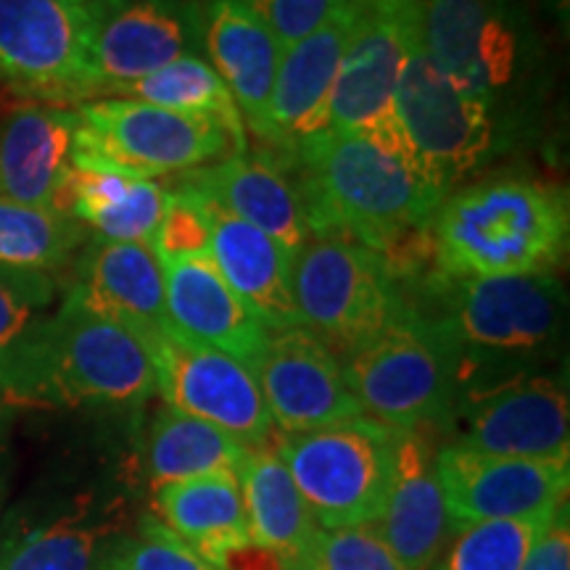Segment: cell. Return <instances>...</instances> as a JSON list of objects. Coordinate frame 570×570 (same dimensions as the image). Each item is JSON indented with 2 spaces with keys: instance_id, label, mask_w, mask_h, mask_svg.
Instances as JSON below:
<instances>
[{
  "instance_id": "cell-1",
  "label": "cell",
  "mask_w": 570,
  "mask_h": 570,
  "mask_svg": "<svg viewBox=\"0 0 570 570\" xmlns=\"http://www.w3.org/2000/svg\"><path fill=\"white\" fill-rule=\"evenodd\" d=\"M294 164L312 235H348L383 256L444 202L404 142L325 130L298 142Z\"/></svg>"
},
{
  "instance_id": "cell-2",
  "label": "cell",
  "mask_w": 570,
  "mask_h": 570,
  "mask_svg": "<svg viewBox=\"0 0 570 570\" xmlns=\"http://www.w3.org/2000/svg\"><path fill=\"white\" fill-rule=\"evenodd\" d=\"M428 309L458 356L460 396L541 373L566 341L568 294L558 275L449 277L433 273Z\"/></svg>"
},
{
  "instance_id": "cell-3",
  "label": "cell",
  "mask_w": 570,
  "mask_h": 570,
  "mask_svg": "<svg viewBox=\"0 0 570 570\" xmlns=\"http://www.w3.org/2000/svg\"><path fill=\"white\" fill-rule=\"evenodd\" d=\"M428 227L441 275H554L568 254V196L525 177H489L454 188Z\"/></svg>"
},
{
  "instance_id": "cell-4",
  "label": "cell",
  "mask_w": 570,
  "mask_h": 570,
  "mask_svg": "<svg viewBox=\"0 0 570 570\" xmlns=\"http://www.w3.org/2000/svg\"><path fill=\"white\" fill-rule=\"evenodd\" d=\"M0 389L24 404H135L159 391L146 341L75 288L0 373Z\"/></svg>"
},
{
  "instance_id": "cell-5",
  "label": "cell",
  "mask_w": 570,
  "mask_h": 570,
  "mask_svg": "<svg viewBox=\"0 0 570 570\" xmlns=\"http://www.w3.org/2000/svg\"><path fill=\"white\" fill-rule=\"evenodd\" d=\"M420 46L441 75L523 132L537 106L541 46L523 0H415Z\"/></svg>"
},
{
  "instance_id": "cell-6",
  "label": "cell",
  "mask_w": 570,
  "mask_h": 570,
  "mask_svg": "<svg viewBox=\"0 0 570 570\" xmlns=\"http://www.w3.org/2000/svg\"><path fill=\"white\" fill-rule=\"evenodd\" d=\"M341 367L362 412L394 431L446 425L460 399L458 356L412 306L344 356Z\"/></svg>"
},
{
  "instance_id": "cell-7",
  "label": "cell",
  "mask_w": 570,
  "mask_h": 570,
  "mask_svg": "<svg viewBox=\"0 0 570 570\" xmlns=\"http://www.w3.org/2000/svg\"><path fill=\"white\" fill-rule=\"evenodd\" d=\"M394 114L412 159L444 198L520 135L487 101L449 82L428 59L420 35L399 77Z\"/></svg>"
},
{
  "instance_id": "cell-8",
  "label": "cell",
  "mask_w": 570,
  "mask_h": 570,
  "mask_svg": "<svg viewBox=\"0 0 570 570\" xmlns=\"http://www.w3.org/2000/svg\"><path fill=\"white\" fill-rule=\"evenodd\" d=\"M291 288L302 327L338 360L410 306L389 256L348 235H312L294 254Z\"/></svg>"
},
{
  "instance_id": "cell-9",
  "label": "cell",
  "mask_w": 570,
  "mask_h": 570,
  "mask_svg": "<svg viewBox=\"0 0 570 570\" xmlns=\"http://www.w3.org/2000/svg\"><path fill=\"white\" fill-rule=\"evenodd\" d=\"M71 167L106 169L130 177L190 173L240 154L223 125L196 114L169 111L130 98H96L77 109Z\"/></svg>"
},
{
  "instance_id": "cell-10",
  "label": "cell",
  "mask_w": 570,
  "mask_h": 570,
  "mask_svg": "<svg viewBox=\"0 0 570 570\" xmlns=\"http://www.w3.org/2000/svg\"><path fill=\"white\" fill-rule=\"evenodd\" d=\"M275 452L317 529L375 523L394 479L396 431L370 417L283 433Z\"/></svg>"
},
{
  "instance_id": "cell-11",
  "label": "cell",
  "mask_w": 570,
  "mask_h": 570,
  "mask_svg": "<svg viewBox=\"0 0 570 570\" xmlns=\"http://www.w3.org/2000/svg\"><path fill=\"white\" fill-rule=\"evenodd\" d=\"M415 35V0H354L352 35L333 88L327 130L404 142L394 101Z\"/></svg>"
},
{
  "instance_id": "cell-12",
  "label": "cell",
  "mask_w": 570,
  "mask_h": 570,
  "mask_svg": "<svg viewBox=\"0 0 570 570\" xmlns=\"http://www.w3.org/2000/svg\"><path fill=\"white\" fill-rule=\"evenodd\" d=\"M452 444L483 454L525 460H570V404L566 381L531 373L468 391L446 425Z\"/></svg>"
},
{
  "instance_id": "cell-13",
  "label": "cell",
  "mask_w": 570,
  "mask_h": 570,
  "mask_svg": "<svg viewBox=\"0 0 570 570\" xmlns=\"http://www.w3.org/2000/svg\"><path fill=\"white\" fill-rule=\"evenodd\" d=\"M90 0H0V71L35 96L92 98Z\"/></svg>"
},
{
  "instance_id": "cell-14",
  "label": "cell",
  "mask_w": 570,
  "mask_h": 570,
  "mask_svg": "<svg viewBox=\"0 0 570 570\" xmlns=\"http://www.w3.org/2000/svg\"><path fill=\"white\" fill-rule=\"evenodd\" d=\"M148 348L156 389L167 399V407L219 428L248 449L267 446L275 425L246 362L194 344L169 325L151 338Z\"/></svg>"
},
{
  "instance_id": "cell-15",
  "label": "cell",
  "mask_w": 570,
  "mask_h": 570,
  "mask_svg": "<svg viewBox=\"0 0 570 570\" xmlns=\"http://www.w3.org/2000/svg\"><path fill=\"white\" fill-rule=\"evenodd\" d=\"M92 98L204 51V0H90Z\"/></svg>"
},
{
  "instance_id": "cell-16",
  "label": "cell",
  "mask_w": 570,
  "mask_h": 570,
  "mask_svg": "<svg viewBox=\"0 0 570 570\" xmlns=\"http://www.w3.org/2000/svg\"><path fill=\"white\" fill-rule=\"evenodd\" d=\"M436 475L454 525L479 520L552 518L568 504L570 460H525L446 444Z\"/></svg>"
},
{
  "instance_id": "cell-17",
  "label": "cell",
  "mask_w": 570,
  "mask_h": 570,
  "mask_svg": "<svg viewBox=\"0 0 570 570\" xmlns=\"http://www.w3.org/2000/svg\"><path fill=\"white\" fill-rule=\"evenodd\" d=\"M248 370L273 425L283 433H306L365 417L348 389L341 360L306 327L269 331L267 344Z\"/></svg>"
},
{
  "instance_id": "cell-18",
  "label": "cell",
  "mask_w": 570,
  "mask_h": 570,
  "mask_svg": "<svg viewBox=\"0 0 570 570\" xmlns=\"http://www.w3.org/2000/svg\"><path fill=\"white\" fill-rule=\"evenodd\" d=\"M404 570H433L444 558L454 525L436 475V449L425 431H396L394 479L375 520Z\"/></svg>"
},
{
  "instance_id": "cell-19",
  "label": "cell",
  "mask_w": 570,
  "mask_h": 570,
  "mask_svg": "<svg viewBox=\"0 0 570 570\" xmlns=\"http://www.w3.org/2000/svg\"><path fill=\"white\" fill-rule=\"evenodd\" d=\"M183 185L269 235L285 252L296 254L312 238L309 212L296 177L265 156L230 154L223 161L185 173Z\"/></svg>"
},
{
  "instance_id": "cell-20",
  "label": "cell",
  "mask_w": 570,
  "mask_h": 570,
  "mask_svg": "<svg viewBox=\"0 0 570 570\" xmlns=\"http://www.w3.org/2000/svg\"><path fill=\"white\" fill-rule=\"evenodd\" d=\"M167 325L194 344L217 348L252 365L269 331L225 283L212 256L161 262Z\"/></svg>"
},
{
  "instance_id": "cell-21",
  "label": "cell",
  "mask_w": 570,
  "mask_h": 570,
  "mask_svg": "<svg viewBox=\"0 0 570 570\" xmlns=\"http://www.w3.org/2000/svg\"><path fill=\"white\" fill-rule=\"evenodd\" d=\"M352 21L354 0H346L320 30L283 51L269 104V125L273 142L285 151H294L302 140L327 130L333 88Z\"/></svg>"
},
{
  "instance_id": "cell-22",
  "label": "cell",
  "mask_w": 570,
  "mask_h": 570,
  "mask_svg": "<svg viewBox=\"0 0 570 570\" xmlns=\"http://www.w3.org/2000/svg\"><path fill=\"white\" fill-rule=\"evenodd\" d=\"M75 288L85 302L151 344L167 327L164 267L151 246L90 238L75 256Z\"/></svg>"
},
{
  "instance_id": "cell-23",
  "label": "cell",
  "mask_w": 570,
  "mask_h": 570,
  "mask_svg": "<svg viewBox=\"0 0 570 570\" xmlns=\"http://www.w3.org/2000/svg\"><path fill=\"white\" fill-rule=\"evenodd\" d=\"M204 51L238 106L244 125L273 142L269 104L283 56L277 40L233 0H206Z\"/></svg>"
},
{
  "instance_id": "cell-24",
  "label": "cell",
  "mask_w": 570,
  "mask_h": 570,
  "mask_svg": "<svg viewBox=\"0 0 570 570\" xmlns=\"http://www.w3.org/2000/svg\"><path fill=\"white\" fill-rule=\"evenodd\" d=\"M77 111L30 104L0 125V198L56 209L71 173Z\"/></svg>"
},
{
  "instance_id": "cell-25",
  "label": "cell",
  "mask_w": 570,
  "mask_h": 570,
  "mask_svg": "<svg viewBox=\"0 0 570 570\" xmlns=\"http://www.w3.org/2000/svg\"><path fill=\"white\" fill-rule=\"evenodd\" d=\"M209 256L225 283L267 331L302 327L291 288L294 254L269 235L212 204Z\"/></svg>"
},
{
  "instance_id": "cell-26",
  "label": "cell",
  "mask_w": 570,
  "mask_h": 570,
  "mask_svg": "<svg viewBox=\"0 0 570 570\" xmlns=\"http://www.w3.org/2000/svg\"><path fill=\"white\" fill-rule=\"evenodd\" d=\"M167 196V188L146 177L71 167L56 209L75 217L96 238L151 246Z\"/></svg>"
},
{
  "instance_id": "cell-27",
  "label": "cell",
  "mask_w": 570,
  "mask_h": 570,
  "mask_svg": "<svg viewBox=\"0 0 570 570\" xmlns=\"http://www.w3.org/2000/svg\"><path fill=\"white\" fill-rule=\"evenodd\" d=\"M154 512L156 523L202 552L206 560L225 547L252 539L244 491L233 470L164 483L154 489Z\"/></svg>"
},
{
  "instance_id": "cell-28",
  "label": "cell",
  "mask_w": 570,
  "mask_h": 570,
  "mask_svg": "<svg viewBox=\"0 0 570 570\" xmlns=\"http://www.w3.org/2000/svg\"><path fill=\"white\" fill-rule=\"evenodd\" d=\"M238 481L248 537L302 560L320 529L275 446L248 449L238 468Z\"/></svg>"
},
{
  "instance_id": "cell-29",
  "label": "cell",
  "mask_w": 570,
  "mask_h": 570,
  "mask_svg": "<svg viewBox=\"0 0 570 570\" xmlns=\"http://www.w3.org/2000/svg\"><path fill=\"white\" fill-rule=\"evenodd\" d=\"M98 98H130L169 111L209 117L233 135L240 151H246V125L238 106L204 56H180L140 80L114 85Z\"/></svg>"
},
{
  "instance_id": "cell-30",
  "label": "cell",
  "mask_w": 570,
  "mask_h": 570,
  "mask_svg": "<svg viewBox=\"0 0 570 570\" xmlns=\"http://www.w3.org/2000/svg\"><path fill=\"white\" fill-rule=\"evenodd\" d=\"M248 446L204 420L167 407L154 420L146 444V473L154 489L196 475L233 470L238 473Z\"/></svg>"
},
{
  "instance_id": "cell-31",
  "label": "cell",
  "mask_w": 570,
  "mask_h": 570,
  "mask_svg": "<svg viewBox=\"0 0 570 570\" xmlns=\"http://www.w3.org/2000/svg\"><path fill=\"white\" fill-rule=\"evenodd\" d=\"M88 230L51 206L0 198V265L53 275L75 262Z\"/></svg>"
},
{
  "instance_id": "cell-32",
  "label": "cell",
  "mask_w": 570,
  "mask_h": 570,
  "mask_svg": "<svg viewBox=\"0 0 570 570\" xmlns=\"http://www.w3.org/2000/svg\"><path fill=\"white\" fill-rule=\"evenodd\" d=\"M552 518L479 520L458 525L441 570H520Z\"/></svg>"
},
{
  "instance_id": "cell-33",
  "label": "cell",
  "mask_w": 570,
  "mask_h": 570,
  "mask_svg": "<svg viewBox=\"0 0 570 570\" xmlns=\"http://www.w3.org/2000/svg\"><path fill=\"white\" fill-rule=\"evenodd\" d=\"M59 306L53 275L0 265V373L38 336Z\"/></svg>"
},
{
  "instance_id": "cell-34",
  "label": "cell",
  "mask_w": 570,
  "mask_h": 570,
  "mask_svg": "<svg viewBox=\"0 0 570 570\" xmlns=\"http://www.w3.org/2000/svg\"><path fill=\"white\" fill-rule=\"evenodd\" d=\"M109 525L77 518L42 525L0 550V570H92L98 544Z\"/></svg>"
},
{
  "instance_id": "cell-35",
  "label": "cell",
  "mask_w": 570,
  "mask_h": 570,
  "mask_svg": "<svg viewBox=\"0 0 570 570\" xmlns=\"http://www.w3.org/2000/svg\"><path fill=\"white\" fill-rule=\"evenodd\" d=\"M304 562L309 570H404L373 523L320 529Z\"/></svg>"
},
{
  "instance_id": "cell-36",
  "label": "cell",
  "mask_w": 570,
  "mask_h": 570,
  "mask_svg": "<svg viewBox=\"0 0 570 570\" xmlns=\"http://www.w3.org/2000/svg\"><path fill=\"white\" fill-rule=\"evenodd\" d=\"M212 204L188 185L173 188L151 248L161 262L209 254Z\"/></svg>"
},
{
  "instance_id": "cell-37",
  "label": "cell",
  "mask_w": 570,
  "mask_h": 570,
  "mask_svg": "<svg viewBox=\"0 0 570 570\" xmlns=\"http://www.w3.org/2000/svg\"><path fill=\"white\" fill-rule=\"evenodd\" d=\"M101 570H219L161 523L148 520L140 533L106 560Z\"/></svg>"
},
{
  "instance_id": "cell-38",
  "label": "cell",
  "mask_w": 570,
  "mask_h": 570,
  "mask_svg": "<svg viewBox=\"0 0 570 570\" xmlns=\"http://www.w3.org/2000/svg\"><path fill=\"white\" fill-rule=\"evenodd\" d=\"M233 3L252 13L285 51L320 30L346 0H233Z\"/></svg>"
},
{
  "instance_id": "cell-39",
  "label": "cell",
  "mask_w": 570,
  "mask_h": 570,
  "mask_svg": "<svg viewBox=\"0 0 570 570\" xmlns=\"http://www.w3.org/2000/svg\"><path fill=\"white\" fill-rule=\"evenodd\" d=\"M520 570H570L568 504L554 512V518L544 525Z\"/></svg>"
},
{
  "instance_id": "cell-40",
  "label": "cell",
  "mask_w": 570,
  "mask_h": 570,
  "mask_svg": "<svg viewBox=\"0 0 570 570\" xmlns=\"http://www.w3.org/2000/svg\"><path fill=\"white\" fill-rule=\"evenodd\" d=\"M544 3L550 6L554 13H562V17H566V13H568V0H544Z\"/></svg>"
}]
</instances>
